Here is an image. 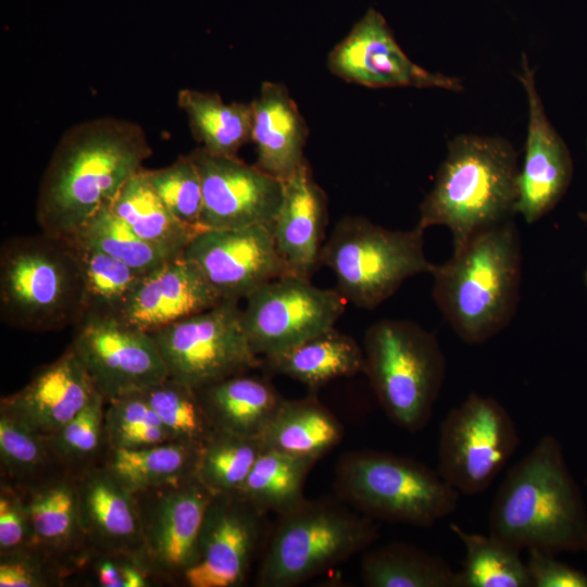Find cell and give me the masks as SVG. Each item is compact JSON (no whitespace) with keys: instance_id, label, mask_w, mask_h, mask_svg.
Masks as SVG:
<instances>
[{"instance_id":"1","label":"cell","mask_w":587,"mask_h":587,"mask_svg":"<svg viewBox=\"0 0 587 587\" xmlns=\"http://www.w3.org/2000/svg\"><path fill=\"white\" fill-rule=\"evenodd\" d=\"M151 154L143 128L129 120L104 116L67 128L39 184L36 220L41 232L76 235Z\"/></svg>"},{"instance_id":"2","label":"cell","mask_w":587,"mask_h":587,"mask_svg":"<svg viewBox=\"0 0 587 587\" xmlns=\"http://www.w3.org/2000/svg\"><path fill=\"white\" fill-rule=\"evenodd\" d=\"M488 533L515 550L587 552V512L559 441L550 435L507 473L488 515Z\"/></svg>"},{"instance_id":"3","label":"cell","mask_w":587,"mask_h":587,"mask_svg":"<svg viewBox=\"0 0 587 587\" xmlns=\"http://www.w3.org/2000/svg\"><path fill=\"white\" fill-rule=\"evenodd\" d=\"M433 299L458 337L483 344L511 322L520 297L522 251L513 220L480 232L435 265Z\"/></svg>"},{"instance_id":"4","label":"cell","mask_w":587,"mask_h":587,"mask_svg":"<svg viewBox=\"0 0 587 587\" xmlns=\"http://www.w3.org/2000/svg\"><path fill=\"white\" fill-rule=\"evenodd\" d=\"M519 172L516 151L507 139L454 137L420 205L417 226H446L455 250L480 232L513 220Z\"/></svg>"},{"instance_id":"5","label":"cell","mask_w":587,"mask_h":587,"mask_svg":"<svg viewBox=\"0 0 587 587\" xmlns=\"http://www.w3.org/2000/svg\"><path fill=\"white\" fill-rule=\"evenodd\" d=\"M80 268L67 238L15 236L0 249V316L7 325L47 333L82 316Z\"/></svg>"},{"instance_id":"6","label":"cell","mask_w":587,"mask_h":587,"mask_svg":"<svg viewBox=\"0 0 587 587\" xmlns=\"http://www.w3.org/2000/svg\"><path fill=\"white\" fill-rule=\"evenodd\" d=\"M377 537L374 520L340 499L304 498L270 526L254 585H300L364 551Z\"/></svg>"},{"instance_id":"7","label":"cell","mask_w":587,"mask_h":587,"mask_svg":"<svg viewBox=\"0 0 587 587\" xmlns=\"http://www.w3.org/2000/svg\"><path fill=\"white\" fill-rule=\"evenodd\" d=\"M338 498L373 519L428 527L452 514L460 494L414 459L379 450L345 453L335 466Z\"/></svg>"},{"instance_id":"8","label":"cell","mask_w":587,"mask_h":587,"mask_svg":"<svg viewBox=\"0 0 587 587\" xmlns=\"http://www.w3.org/2000/svg\"><path fill=\"white\" fill-rule=\"evenodd\" d=\"M364 374L387 416L416 433L428 423L446 374L435 335L408 320L372 324L363 340Z\"/></svg>"},{"instance_id":"9","label":"cell","mask_w":587,"mask_h":587,"mask_svg":"<svg viewBox=\"0 0 587 587\" xmlns=\"http://www.w3.org/2000/svg\"><path fill=\"white\" fill-rule=\"evenodd\" d=\"M320 264L332 270L336 289L359 308L372 310L408 278L430 273L424 229H388L362 216H344L324 242Z\"/></svg>"},{"instance_id":"10","label":"cell","mask_w":587,"mask_h":587,"mask_svg":"<svg viewBox=\"0 0 587 587\" xmlns=\"http://www.w3.org/2000/svg\"><path fill=\"white\" fill-rule=\"evenodd\" d=\"M237 301L216 305L149 333L168 376L195 389L261 367Z\"/></svg>"},{"instance_id":"11","label":"cell","mask_w":587,"mask_h":587,"mask_svg":"<svg viewBox=\"0 0 587 587\" xmlns=\"http://www.w3.org/2000/svg\"><path fill=\"white\" fill-rule=\"evenodd\" d=\"M519 442L507 409L495 398L472 392L440 424L437 471L460 495L482 494Z\"/></svg>"},{"instance_id":"12","label":"cell","mask_w":587,"mask_h":587,"mask_svg":"<svg viewBox=\"0 0 587 587\" xmlns=\"http://www.w3.org/2000/svg\"><path fill=\"white\" fill-rule=\"evenodd\" d=\"M245 300L243 329L260 358L287 350L335 327L347 304L336 288H320L310 278L294 274L263 284Z\"/></svg>"},{"instance_id":"13","label":"cell","mask_w":587,"mask_h":587,"mask_svg":"<svg viewBox=\"0 0 587 587\" xmlns=\"http://www.w3.org/2000/svg\"><path fill=\"white\" fill-rule=\"evenodd\" d=\"M134 495L145 565L159 585H184L198 558L200 532L213 495L197 477Z\"/></svg>"},{"instance_id":"14","label":"cell","mask_w":587,"mask_h":587,"mask_svg":"<svg viewBox=\"0 0 587 587\" xmlns=\"http://www.w3.org/2000/svg\"><path fill=\"white\" fill-rule=\"evenodd\" d=\"M68 345L105 402L142 391L168 376L151 337L116 319L86 316L74 326Z\"/></svg>"},{"instance_id":"15","label":"cell","mask_w":587,"mask_h":587,"mask_svg":"<svg viewBox=\"0 0 587 587\" xmlns=\"http://www.w3.org/2000/svg\"><path fill=\"white\" fill-rule=\"evenodd\" d=\"M266 516L237 494L213 496L200 532L198 558L184 585L242 586L266 540Z\"/></svg>"},{"instance_id":"16","label":"cell","mask_w":587,"mask_h":587,"mask_svg":"<svg viewBox=\"0 0 587 587\" xmlns=\"http://www.w3.org/2000/svg\"><path fill=\"white\" fill-rule=\"evenodd\" d=\"M202 184L203 229L271 226L279 210L283 180L237 157L217 155L201 147L190 153Z\"/></svg>"},{"instance_id":"17","label":"cell","mask_w":587,"mask_h":587,"mask_svg":"<svg viewBox=\"0 0 587 587\" xmlns=\"http://www.w3.org/2000/svg\"><path fill=\"white\" fill-rule=\"evenodd\" d=\"M182 255L222 300L239 302L263 284L290 274L267 225L202 229Z\"/></svg>"},{"instance_id":"18","label":"cell","mask_w":587,"mask_h":587,"mask_svg":"<svg viewBox=\"0 0 587 587\" xmlns=\"http://www.w3.org/2000/svg\"><path fill=\"white\" fill-rule=\"evenodd\" d=\"M327 67L336 76L372 88L416 87L462 90L461 82L415 64L396 41L384 16L370 9L334 47Z\"/></svg>"},{"instance_id":"19","label":"cell","mask_w":587,"mask_h":587,"mask_svg":"<svg viewBox=\"0 0 587 587\" xmlns=\"http://www.w3.org/2000/svg\"><path fill=\"white\" fill-rule=\"evenodd\" d=\"M517 77L527 96L528 127L517 178L516 213L527 224H533L552 210L565 192L572 176V161L565 143L545 113L535 71L525 53Z\"/></svg>"},{"instance_id":"20","label":"cell","mask_w":587,"mask_h":587,"mask_svg":"<svg viewBox=\"0 0 587 587\" xmlns=\"http://www.w3.org/2000/svg\"><path fill=\"white\" fill-rule=\"evenodd\" d=\"M96 388L72 348L40 366L29 382L14 394L2 397L0 413L50 437L86 405Z\"/></svg>"},{"instance_id":"21","label":"cell","mask_w":587,"mask_h":587,"mask_svg":"<svg viewBox=\"0 0 587 587\" xmlns=\"http://www.w3.org/2000/svg\"><path fill=\"white\" fill-rule=\"evenodd\" d=\"M223 301L183 255L145 273L120 321L151 333Z\"/></svg>"},{"instance_id":"22","label":"cell","mask_w":587,"mask_h":587,"mask_svg":"<svg viewBox=\"0 0 587 587\" xmlns=\"http://www.w3.org/2000/svg\"><path fill=\"white\" fill-rule=\"evenodd\" d=\"M75 477L88 552H125L141 559V528L134 492L103 464Z\"/></svg>"},{"instance_id":"23","label":"cell","mask_w":587,"mask_h":587,"mask_svg":"<svg viewBox=\"0 0 587 587\" xmlns=\"http://www.w3.org/2000/svg\"><path fill=\"white\" fill-rule=\"evenodd\" d=\"M283 184L282 203L271 225L275 246L290 274L310 278L324 245L326 196L307 161Z\"/></svg>"},{"instance_id":"24","label":"cell","mask_w":587,"mask_h":587,"mask_svg":"<svg viewBox=\"0 0 587 587\" xmlns=\"http://www.w3.org/2000/svg\"><path fill=\"white\" fill-rule=\"evenodd\" d=\"M21 492L28 510L35 546L62 569L67 585L68 577L88 553L75 475L63 473Z\"/></svg>"},{"instance_id":"25","label":"cell","mask_w":587,"mask_h":587,"mask_svg":"<svg viewBox=\"0 0 587 587\" xmlns=\"http://www.w3.org/2000/svg\"><path fill=\"white\" fill-rule=\"evenodd\" d=\"M251 105L255 165L285 180L305 161L307 124L282 84L264 82Z\"/></svg>"},{"instance_id":"26","label":"cell","mask_w":587,"mask_h":587,"mask_svg":"<svg viewBox=\"0 0 587 587\" xmlns=\"http://www.w3.org/2000/svg\"><path fill=\"white\" fill-rule=\"evenodd\" d=\"M215 430L260 438L284 398L262 376H229L196 389Z\"/></svg>"},{"instance_id":"27","label":"cell","mask_w":587,"mask_h":587,"mask_svg":"<svg viewBox=\"0 0 587 587\" xmlns=\"http://www.w3.org/2000/svg\"><path fill=\"white\" fill-rule=\"evenodd\" d=\"M261 367L311 389L364 373V352L354 338L332 327L295 347L264 357Z\"/></svg>"},{"instance_id":"28","label":"cell","mask_w":587,"mask_h":587,"mask_svg":"<svg viewBox=\"0 0 587 587\" xmlns=\"http://www.w3.org/2000/svg\"><path fill=\"white\" fill-rule=\"evenodd\" d=\"M344 428L315 397L284 399L260 436L265 449L319 461L339 445Z\"/></svg>"},{"instance_id":"29","label":"cell","mask_w":587,"mask_h":587,"mask_svg":"<svg viewBox=\"0 0 587 587\" xmlns=\"http://www.w3.org/2000/svg\"><path fill=\"white\" fill-rule=\"evenodd\" d=\"M108 205L140 238L177 255L203 229L185 224L165 207L146 168L133 176Z\"/></svg>"},{"instance_id":"30","label":"cell","mask_w":587,"mask_h":587,"mask_svg":"<svg viewBox=\"0 0 587 587\" xmlns=\"http://www.w3.org/2000/svg\"><path fill=\"white\" fill-rule=\"evenodd\" d=\"M177 104L188 118L193 138L208 152L237 157L251 141V103H225L215 92L184 88L177 93Z\"/></svg>"},{"instance_id":"31","label":"cell","mask_w":587,"mask_h":587,"mask_svg":"<svg viewBox=\"0 0 587 587\" xmlns=\"http://www.w3.org/2000/svg\"><path fill=\"white\" fill-rule=\"evenodd\" d=\"M200 445L171 440L140 449H109L103 465L132 492L196 477Z\"/></svg>"},{"instance_id":"32","label":"cell","mask_w":587,"mask_h":587,"mask_svg":"<svg viewBox=\"0 0 587 587\" xmlns=\"http://www.w3.org/2000/svg\"><path fill=\"white\" fill-rule=\"evenodd\" d=\"M67 239L80 268V320L86 316L120 320L143 274L88 245L76 235Z\"/></svg>"},{"instance_id":"33","label":"cell","mask_w":587,"mask_h":587,"mask_svg":"<svg viewBox=\"0 0 587 587\" xmlns=\"http://www.w3.org/2000/svg\"><path fill=\"white\" fill-rule=\"evenodd\" d=\"M360 575L367 587H459L458 572L444 559L407 542L365 552Z\"/></svg>"},{"instance_id":"34","label":"cell","mask_w":587,"mask_h":587,"mask_svg":"<svg viewBox=\"0 0 587 587\" xmlns=\"http://www.w3.org/2000/svg\"><path fill=\"white\" fill-rule=\"evenodd\" d=\"M316 462L264 448L237 495L265 513L283 514L304 499V482Z\"/></svg>"},{"instance_id":"35","label":"cell","mask_w":587,"mask_h":587,"mask_svg":"<svg viewBox=\"0 0 587 587\" xmlns=\"http://www.w3.org/2000/svg\"><path fill=\"white\" fill-rule=\"evenodd\" d=\"M63 473L48 437L0 413V480L25 490Z\"/></svg>"},{"instance_id":"36","label":"cell","mask_w":587,"mask_h":587,"mask_svg":"<svg viewBox=\"0 0 587 587\" xmlns=\"http://www.w3.org/2000/svg\"><path fill=\"white\" fill-rule=\"evenodd\" d=\"M450 529L465 549L463 569L458 572L459 587H532L521 551L489 534L470 533L457 524Z\"/></svg>"},{"instance_id":"37","label":"cell","mask_w":587,"mask_h":587,"mask_svg":"<svg viewBox=\"0 0 587 587\" xmlns=\"http://www.w3.org/2000/svg\"><path fill=\"white\" fill-rule=\"evenodd\" d=\"M263 449L259 438L215 430L201 447L196 477L213 496L237 494Z\"/></svg>"},{"instance_id":"38","label":"cell","mask_w":587,"mask_h":587,"mask_svg":"<svg viewBox=\"0 0 587 587\" xmlns=\"http://www.w3.org/2000/svg\"><path fill=\"white\" fill-rule=\"evenodd\" d=\"M105 400L96 390L86 405L58 433L48 437L63 469L78 475L100 465L109 451L104 428Z\"/></svg>"},{"instance_id":"39","label":"cell","mask_w":587,"mask_h":587,"mask_svg":"<svg viewBox=\"0 0 587 587\" xmlns=\"http://www.w3.org/2000/svg\"><path fill=\"white\" fill-rule=\"evenodd\" d=\"M76 236L142 274L179 257L140 238L108 204L100 209Z\"/></svg>"},{"instance_id":"40","label":"cell","mask_w":587,"mask_h":587,"mask_svg":"<svg viewBox=\"0 0 587 587\" xmlns=\"http://www.w3.org/2000/svg\"><path fill=\"white\" fill-rule=\"evenodd\" d=\"M143 394L173 440L202 446L215 433L195 388L167 376Z\"/></svg>"},{"instance_id":"41","label":"cell","mask_w":587,"mask_h":587,"mask_svg":"<svg viewBox=\"0 0 587 587\" xmlns=\"http://www.w3.org/2000/svg\"><path fill=\"white\" fill-rule=\"evenodd\" d=\"M104 428L110 449H140L173 440L143 390L105 402Z\"/></svg>"},{"instance_id":"42","label":"cell","mask_w":587,"mask_h":587,"mask_svg":"<svg viewBox=\"0 0 587 587\" xmlns=\"http://www.w3.org/2000/svg\"><path fill=\"white\" fill-rule=\"evenodd\" d=\"M146 174L161 201L179 221L201 227L202 184L189 153L166 167L146 170Z\"/></svg>"},{"instance_id":"43","label":"cell","mask_w":587,"mask_h":587,"mask_svg":"<svg viewBox=\"0 0 587 587\" xmlns=\"http://www.w3.org/2000/svg\"><path fill=\"white\" fill-rule=\"evenodd\" d=\"M67 583L97 587H151L159 583L134 554L112 551H89Z\"/></svg>"},{"instance_id":"44","label":"cell","mask_w":587,"mask_h":587,"mask_svg":"<svg viewBox=\"0 0 587 587\" xmlns=\"http://www.w3.org/2000/svg\"><path fill=\"white\" fill-rule=\"evenodd\" d=\"M62 569L36 546L0 554V587H60Z\"/></svg>"},{"instance_id":"45","label":"cell","mask_w":587,"mask_h":587,"mask_svg":"<svg viewBox=\"0 0 587 587\" xmlns=\"http://www.w3.org/2000/svg\"><path fill=\"white\" fill-rule=\"evenodd\" d=\"M35 546L21 490L0 480V554Z\"/></svg>"},{"instance_id":"46","label":"cell","mask_w":587,"mask_h":587,"mask_svg":"<svg viewBox=\"0 0 587 587\" xmlns=\"http://www.w3.org/2000/svg\"><path fill=\"white\" fill-rule=\"evenodd\" d=\"M532 587H587V574L557 560L551 553L528 550Z\"/></svg>"},{"instance_id":"47","label":"cell","mask_w":587,"mask_h":587,"mask_svg":"<svg viewBox=\"0 0 587 587\" xmlns=\"http://www.w3.org/2000/svg\"><path fill=\"white\" fill-rule=\"evenodd\" d=\"M586 282H587V274H586Z\"/></svg>"}]
</instances>
